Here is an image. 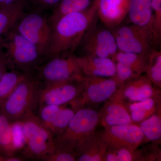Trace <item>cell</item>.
Segmentation results:
<instances>
[{
	"instance_id": "obj_1",
	"label": "cell",
	"mask_w": 161,
	"mask_h": 161,
	"mask_svg": "<svg viewBox=\"0 0 161 161\" xmlns=\"http://www.w3.org/2000/svg\"><path fill=\"white\" fill-rule=\"evenodd\" d=\"M98 0L84 11L64 16L52 26L51 40L47 59L54 56L74 54L85 35L98 20Z\"/></svg>"
},
{
	"instance_id": "obj_2",
	"label": "cell",
	"mask_w": 161,
	"mask_h": 161,
	"mask_svg": "<svg viewBox=\"0 0 161 161\" xmlns=\"http://www.w3.org/2000/svg\"><path fill=\"white\" fill-rule=\"evenodd\" d=\"M0 55L8 69L33 73L46 60L36 47L14 27L0 39Z\"/></svg>"
},
{
	"instance_id": "obj_3",
	"label": "cell",
	"mask_w": 161,
	"mask_h": 161,
	"mask_svg": "<svg viewBox=\"0 0 161 161\" xmlns=\"http://www.w3.org/2000/svg\"><path fill=\"white\" fill-rule=\"evenodd\" d=\"M42 85L34 73H28L0 106L10 122L22 120L38 107Z\"/></svg>"
},
{
	"instance_id": "obj_4",
	"label": "cell",
	"mask_w": 161,
	"mask_h": 161,
	"mask_svg": "<svg viewBox=\"0 0 161 161\" xmlns=\"http://www.w3.org/2000/svg\"><path fill=\"white\" fill-rule=\"evenodd\" d=\"M99 124V112L91 108L76 110L65 130L54 138L55 147L75 150L92 135Z\"/></svg>"
},
{
	"instance_id": "obj_5",
	"label": "cell",
	"mask_w": 161,
	"mask_h": 161,
	"mask_svg": "<svg viewBox=\"0 0 161 161\" xmlns=\"http://www.w3.org/2000/svg\"><path fill=\"white\" fill-rule=\"evenodd\" d=\"M42 86L84 78L78 56L65 54L47 58L33 72Z\"/></svg>"
},
{
	"instance_id": "obj_6",
	"label": "cell",
	"mask_w": 161,
	"mask_h": 161,
	"mask_svg": "<svg viewBox=\"0 0 161 161\" xmlns=\"http://www.w3.org/2000/svg\"><path fill=\"white\" fill-rule=\"evenodd\" d=\"M20 121L26 140L24 155L43 161L54 150V136L41 124L34 112Z\"/></svg>"
},
{
	"instance_id": "obj_7",
	"label": "cell",
	"mask_w": 161,
	"mask_h": 161,
	"mask_svg": "<svg viewBox=\"0 0 161 161\" xmlns=\"http://www.w3.org/2000/svg\"><path fill=\"white\" fill-rule=\"evenodd\" d=\"M14 28L36 47L46 60L51 40L52 27L46 17L39 12H23Z\"/></svg>"
},
{
	"instance_id": "obj_8",
	"label": "cell",
	"mask_w": 161,
	"mask_h": 161,
	"mask_svg": "<svg viewBox=\"0 0 161 161\" xmlns=\"http://www.w3.org/2000/svg\"><path fill=\"white\" fill-rule=\"evenodd\" d=\"M119 86L115 76L85 77L83 89L69 104L76 111L86 106L104 102L114 95Z\"/></svg>"
},
{
	"instance_id": "obj_9",
	"label": "cell",
	"mask_w": 161,
	"mask_h": 161,
	"mask_svg": "<svg viewBox=\"0 0 161 161\" xmlns=\"http://www.w3.org/2000/svg\"><path fill=\"white\" fill-rule=\"evenodd\" d=\"M112 31L119 51L149 55L156 46L154 36L147 30L131 25L118 26Z\"/></svg>"
},
{
	"instance_id": "obj_10",
	"label": "cell",
	"mask_w": 161,
	"mask_h": 161,
	"mask_svg": "<svg viewBox=\"0 0 161 161\" xmlns=\"http://www.w3.org/2000/svg\"><path fill=\"white\" fill-rule=\"evenodd\" d=\"M97 23L87 32L79 47L84 55L111 58L118 51L115 36L109 28L98 26Z\"/></svg>"
},
{
	"instance_id": "obj_11",
	"label": "cell",
	"mask_w": 161,
	"mask_h": 161,
	"mask_svg": "<svg viewBox=\"0 0 161 161\" xmlns=\"http://www.w3.org/2000/svg\"><path fill=\"white\" fill-rule=\"evenodd\" d=\"M84 78L42 86L38 107L48 105L61 106L69 103L80 95L83 89Z\"/></svg>"
},
{
	"instance_id": "obj_12",
	"label": "cell",
	"mask_w": 161,
	"mask_h": 161,
	"mask_svg": "<svg viewBox=\"0 0 161 161\" xmlns=\"http://www.w3.org/2000/svg\"><path fill=\"white\" fill-rule=\"evenodd\" d=\"M100 134L108 149L127 147L136 150L144 143L138 124L106 127Z\"/></svg>"
},
{
	"instance_id": "obj_13",
	"label": "cell",
	"mask_w": 161,
	"mask_h": 161,
	"mask_svg": "<svg viewBox=\"0 0 161 161\" xmlns=\"http://www.w3.org/2000/svg\"><path fill=\"white\" fill-rule=\"evenodd\" d=\"M160 95V88L147 76L141 75L123 84L110 98L124 103H134Z\"/></svg>"
},
{
	"instance_id": "obj_14",
	"label": "cell",
	"mask_w": 161,
	"mask_h": 161,
	"mask_svg": "<svg viewBox=\"0 0 161 161\" xmlns=\"http://www.w3.org/2000/svg\"><path fill=\"white\" fill-rule=\"evenodd\" d=\"M68 105H48L39 107L37 115L39 120L55 137L65 130L76 112L69 104V106Z\"/></svg>"
},
{
	"instance_id": "obj_15",
	"label": "cell",
	"mask_w": 161,
	"mask_h": 161,
	"mask_svg": "<svg viewBox=\"0 0 161 161\" xmlns=\"http://www.w3.org/2000/svg\"><path fill=\"white\" fill-rule=\"evenodd\" d=\"M130 0H98L97 16L109 29L115 28L128 16Z\"/></svg>"
},
{
	"instance_id": "obj_16",
	"label": "cell",
	"mask_w": 161,
	"mask_h": 161,
	"mask_svg": "<svg viewBox=\"0 0 161 161\" xmlns=\"http://www.w3.org/2000/svg\"><path fill=\"white\" fill-rule=\"evenodd\" d=\"M135 124L126 107L121 102L109 98L99 112V124L101 126Z\"/></svg>"
},
{
	"instance_id": "obj_17",
	"label": "cell",
	"mask_w": 161,
	"mask_h": 161,
	"mask_svg": "<svg viewBox=\"0 0 161 161\" xmlns=\"http://www.w3.org/2000/svg\"><path fill=\"white\" fill-rule=\"evenodd\" d=\"M78 58L84 77L110 78L115 76L116 65L111 58L83 55Z\"/></svg>"
},
{
	"instance_id": "obj_18",
	"label": "cell",
	"mask_w": 161,
	"mask_h": 161,
	"mask_svg": "<svg viewBox=\"0 0 161 161\" xmlns=\"http://www.w3.org/2000/svg\"><path fill=\"white\" fill-rule=\"evenodd\" d=\"M107 149L100 132L95 131L75 150L76 161H103Z\"/></svg>"
},
{
	"instance_id": "obj_19",
	"label": "cell",
	"mask_w": 161,
	"mask_h": 161,
	"mask_svg": "<svg viewBox=\"0 0 161 161\" xmlns=\"http://www.w3.org/2000/svg\"><path fill=\"white\" fill-rule=\"evenodd\" d=\"M151 4L152 0H130L128 15L132 24L145 28L153 34Z\"/></svg>"
},
{
	"instance_id": "obj_20",
	"label": "cell",
	"mask_w": 161,
	"mask_h": 161,
	"mask_svg": "<svg viewBox=\"0 0 161 161\" xmlns=\"http://www.w3.org/2000/svg\"><path fill=\"white\" fill-rule=\"evenodd\" d=\"M126 107L132 121L139 124L161 110V95L134 103H123Z\"/></svg>"
},
{
	"instance_id": "obj_21",
	"label": "cell",
	"mask_w": 161,
	"mask_h": 161,
	"mask_svg": "<svg viewBox=\"0 0 161 161\" xmlns=\"http://www.w3.org/2000/svg\"><path fill=\"white\" fill-rule=\"evenodd\" d=\"M25 3L24 0L9 6L0 8V39L15 25L24 12Z\"/></svg>"
},
{
	"instance_id": "obj_22",
	"label": "cell",
	"mask_w": 161,
	"mask_h": 161,
	"mask_svg": "<svg viewBox=\"0 0 161 161\" xmlns=\"http://www.w3.org/2000/svg\"><path fill=\"white\" fill-rule=\"evenodd\" d=\"M95 0H61L48 19L51 26L65 15L84 11L92 6Z\"/></svg>"
},
{
	"instance_id": "obj_23",
	"label": "cell",
	"mask_w": 161,
	"mask_h": 161,
	"mask_svg": "<svg viewBox=\"0 0 161 161\" xmlns=\"http://www.w3.org/2000/svg\"><path fill=\"white\" fill-rule=\"evenodd\" d=\"M149 55L142 54L118 51L111 59L115 62H120L130 68L138 76L146 73Z\"/></svg>"
},
{
	"instance_id": "obj_24",
	"label": "cell",
	"mask_w": 161,
	"mask_h": 161,
	"mask_svg": "<svg viewBox=\"0 0 161 161\" xmlns=\"http://www.w3.org/2000/svg\"><path fill=\"white\" fill-rule=\"evenodd\" d=\"M146 142H161V110L138 124Z\"/></svg>"
},
{
	"instance_id": "obj_25",
	"label": "cell",
	"mask_w": 161,
	"mask_h": 161,
	"mask_svg": "<svg viewBox=\"0 0 161 161\" xmlns=\"http://www.w3.org/2000/svg\"><path fill=\"white\" fill-rule=\"evenodd\" d=\"M28 73L14 69H8L0 78V106L13 92Z\"/></svg>"
},
{
	"instance_id": "obj_26",
	"label": "cell",
	"mask_w": 161,
	"mask_h": 161,
	"mask_svg": "<svg viewBox=\"0 0 161 161\" xmlns=\"http://www.w3.org/2000/svg\"><path fill=\"white\" fill-rule=\"evenodd\" d=\"M17 152L13 142L11 122L0 113V154L7 157Z\"/></svg>"
},
{
	"instance_id": "obj_27",
	"label": "cell",
	"mask_w": 161,
	"mask_h": 161,
	"mask_svg": "<svg viewBox=\"0 0 161 161\" xmlns=\"http://www.w3.org/2000/svg\"><path fill=\"white\" fill-rule=\"evenodd\" d=\"M103 161H144L142 150L127 147L107 149Z\"/></svg>"
},
{
	"instance_id": "obj_28",
	"label": "cell",
	"mask_w": 161,
	"mask_h": 161,
	"mask_svg": "<svg viewBox=\"0 0 161 161\" xmlns=\"http://www.w3.org/2000/svg\"><path fill=\"white\" fill-rule=\"evenodd\" d=\"M146 76L158 87L161 88V52L153 49L149 54Z\"/></svg>"
},
{
	"instance_id": "obj_29",
	"label": "cell",
	"mask_w": 161,
	"mask_h": 161,
	"mask_svg": "<svg viewBox=\"0 0 161 161\" xmlns=\"http://www.w3.org/2000/svg\"><path fill=\"white\" fill-rule=\"evenodd\" d=\"M153 15V31L156 45H159L161 38V0H152Z\"/></svg>"
},
{
	"instance_id": "obj_30",
	"label": "cell",
	"mask_w": 161,
	"mask_h": 161,
	"mask_svg": "<svg viewBox=\"0 0 161 161\" xmlns=\"http://www.w3.org/2000/svg\"><path fill=\"white\" fill-rule=\"evenodd\" d=\"M12 136L14 145L17 151L24 150L26 140L20 120L11 122Z\"/></svg>"
},
{
	"instance_id": "obj_31",
	"label": "cell",
	"mask_w": 161,
	"mask_h": 161,
	"mask_svg": "<svg viewBox=\"0 0 161 161\" xmlns=\"http://www.w3.org/2000/svg\"><path fill=\"white\" fill-rule=\"evenodd\" d=\"M115 63L116 73L115 77L118 80L120 86L127 81L139 77L130 66L120 62Z\"/></svg>"
},
{
	"instance_id": "obj_32",
	"label": "cell",
	"mask_w": 161,
	"mask_h": 161,
	"mask_svg": "<svg viewBox=\"0 0 161 161\" xmlns=\"http://www.w3.org/2000/svg\"><path fill=\"white\" fill-rule=\"evenodd\" d=\"M43 161H76V153L73 150L55 147L53 151L46 156Z\"/></svg>"
},
{
	"instance_id": "obj_33",
	"label": "cell",
	"mask_w": 161,
	"mask_h": 161,
	"mask_svg": "<svg viewBox=\"0 0 161 161\" xmlns=\"http://www.w3.org/2000/svg\"><path fill=\"white\" fill-rule=\"evenodd\" d=\"M161 142H152L150 146L142 150L145 161H161V150L158 146Z\"/></svg>"
},
{
	"instance_id": "obj_34",
	"label": "cell",
	"mask_w": 161,
	"mask_h": 161,
	"mask_svg": "<svg viewBox=\"0 0 161 161\" xmlns=\"http://www.w3.org/2000/svg\"><path fill=\"white\" fill-rule=\"evenodd\" d=\"M31 4L34 11L39 12L54 8L61 0H27Z\"/></svg>"
},
{
	"instance_id": "obj_35",
	"label": "cell",
	"mask_w": 161,
	"mask_h": 161,
	"mask_svg": "<svg viewBox=\"0 0 161 161\" xmlns=\"http://www.w3.org/2000/svg\"><path fill=\"white\" fill-rule=\"evenodd\" d=\"M8 70L6 62L3 57L0 55V78L2 75Z\"/></svg>"
},
{
	"instance_id": "obj_36",
	"label": "cell",
	"mask_w": 161,
	"mask_h": 161,
	"mask_svg": "<svg viewBox=\"0 0 161 161\" xmlns=\"http://www.w3.org/2000/svg\"><path fill=\"white\" fill-rule=\"evenodd\" d=\"M20 1L21 0H0V8L12 5Z\"/></svg>"
},
{
	"instance_id": "obj_37",
	"label": "cell",
	"mask_w": 161,
	"mask_h": 161,
	"mask_svg": "<svg viewBox=\"0 0 161 161\" xmlns=\"http://www.w3.org/2000/svg\"><path fill=\"white\" fill-rule=\"evenodd\" d=\"M5 156L0 154V161H5Z\"/></svg>"
}]
</instances>
